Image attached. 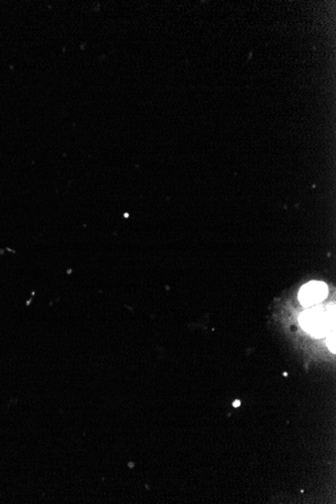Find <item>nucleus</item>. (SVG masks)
<instances>
[{
    "instance_id": "2",
    "label": "nucleus",
    "mask_w": 336,
    "mask_h": 504,
    "mask_svg": "<svg viewBox=\"0 0 336 504\" xmlns=\"http://www.w3.org/2000/svg\"><path fill=\"white\" fill-rule=\"evenodd\" d=\"M328 296V287L320 281H311L303 285L299 291V301L305 308L320 304Z\"/></svg>"
},
{
    "instance_id": "1",
    "label": "nucleus",
    "mask_w": 336,
    "mask_h": 504,
    "mask_svg": "<svg viewBox=\"0 0 336 504\" xmlns=\"http://www.w3.org/2000/svg\"><path fill=\"white\" fill-rule=\"evenodd\" d=\"M300 323L302 327L317 338L323 336L330 329V314H328L323 308L315 307L313 309H308L301 314Z\"/></svg>"
},
{
    "instance_id": "3",
    "label": "nucleus",
    "mask_w": 336,
    "mask_h": 504,
    "mask_svg": "<svg viewBox=\"0 0 336 504\" xmlns=\"http://www.w3.org/2000/svg\"><path fill=\"white\" fill-rule=\"evenodd\" d=\"M240 405H241V402H240V401H236V402L233 404V406H234V407H236V408H237V407H239Z\"/></svg>"
}]
</instances>
